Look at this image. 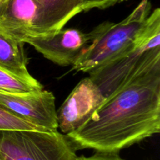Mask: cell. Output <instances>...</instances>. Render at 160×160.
Wrapping results in <instances>:
<instances>
[{
  "mask_svg": "<svg viewBox=\"0 0 160 160\" xmlns=\"http://www.w3.org/2000/svg\"><path fill=\"white\" fill-rule=\"evenodd\" d=\"M159 132L160 61L130 78L66 136L76 150L119 153Z\"/></svg>",
  "mask_w": 160,
  "mask_h": 160,
  "instance_id": "1",
  "label": "cell"
},
{
  "mask_svg": "<svg viewBox=\"0 0 160 160\" xmlns=\"http://www.w3.org/2000/svg\"><path fill=\"white\" fill-rule=\"evenodd\" d=\"M159 61L160 9L156 8L134 42L113 59L89 72V78L107 98L138 72Z\"/></svg>",
  "mask_w": 160,
  "mask_h": 160,
  "instance_id": "2",
  "label": "cell"
},
{
  "mask_svg": "<svg viewBox=\"0 0 160 160\" xmlns=\"http://www.w3.org/2000/svg\"><path fill=\"white\" fill-rule=\"evenodd\" d=\"M151 7L149 0H142L124 20L118 23L105 22L89 32L90 44L73 64V70L89 73L124 51L144 28Z\"/></svg>",
  "mask_w": 160,
  "mask_h": 160,
  "instance_id": "3",
  "label": "cell"
},
{
  "mask_svg": "<svg viewBox=\"0 0 160 160\" xmlns=\"http://www.w3.org/2000/svg\"><path fill=\"white\" fill-rule=\"evenodd\" d=\"M66 135L51 130H0V160H76Z\"/></svg>",
  "mask_w": 160,
  "mask_h": 160,
  "instance_id": "4",
  "label": "cell"
},
{
  "mask_svg": "<svg viewBox=\"0 0 160 160\" xmlns=\"http://www.w3.org/2000/svg\"><path fill=\"white\" fill-rule=\"evenodd\" d=\"M0 106L42 130H58L56 98L50 91L43 89L25 93L0 92Z\"/></svg>",
  "mask_w": 160,
  "mask_h": 160,
  "instance_id": "5",
  "label": "cell"
},
{
  "mask_svg": "<svg viewBox=\"0 0 160 160\" xmlns=\"http://www.w3.org/2000/svg\"><path fill=\"white\" fill-rule=\"evenodd\" d=\"M89 77L83 78L56 111L58 128L67 135L83 125L105 100Z\"/></svg>",
  "mask_w": 160,
  "mask_h": 160,
  "instance_id": "6",
  "label": "cell"
},
{
  "mask_svg": "<svg viewBox=\"0 0 160 160\" xmlns=\"http://www.w3.org/2000/svg\"><path fill=\"white\" fill-rule=\"evenodd\" d=\"M89 33L75 28L61 29L45 36L30 37L23 40L45 58L61 66L73 65L90 42Z\"/></svg>",
  "mask_w": 160,
  "mask_h": 160,
  "instance_id": "7",
  "label": "cell"
},
{
  "mask_svg": "<svg viewBox=\"0 0 160 160\" xmlns=\"http://www.w3.org/2000/svg\"><path fill=\"white\" fill-rule=\"evenodd\" d=\"M38 21L36 0H6L0 6V31L20 42L38 35Z\"/></svg>",
  "mask_w": 160,
  "mask_h": 160,
  "instance_id": "8",
  "label": "cell"
},
{
  "mask_svg": "<svg viewBox=\"0 0 160 160\" xmlns=\"http://www.w3.org/2000/svg\"><path fill=\"white\" fill-rule=\"evenodd\" d=\"M39 8L38 35L62 29L70 20L83 12L82 0H36Z\"/></svg>",
  "mask_w": 160,
  "mask_h": 160,
  "instance_id": "9",
  "label": "cell"
},
{
  "mask_svg": "<svg viewBox=\"0 0 160 160\" xmlns=\"http://www.w3.org/2000/svg\"><path fill=\"white\" fill-rule=\"evenodd\" d=\"M24 42L0 31V67L26 79H33L28 70Z\"/></svg>",
  "mask_w": 160,
  "mask_h": 160,
  "instance_id": "10",
  "label": "cell"
},
{
  "mask_svg": "<svg viewBox=\"0 0 160 160\" xmlns=\"http://www.w3.org/2000/svg\"><path fill=\"white\" fill-rule=\"evenodd\" d=\"M43 89V86L35 78H23L0 67V92L25 93Z\"/></svg>",
  "mask_w": 160,
  "mask_h": 160,
  "instance_id": "11",
  "label": "cell"
},
{
  "mask_svg": "<svg viewBox=\"0 0 160 160\" xmlns=\"http://www.w3.org/2000/svg\"><path fill=\"white\" fill-rule=\"evenodd\" d=\"M45 130L11 114L0 106V130Z\"/></svg>",
  "mask_w": 160,
  "mask_h": 160,
  "instance_id": "12",
  "label": "cell"
},
{
  "mask_svg": "<svg viewBox=\"0 0 160 160\" xmlns=\"http://www.w3.org/2000/svg\"><path fill=\"white\" fill-rule=\"evenodd\" d=\"M124 1L127 0H82L83 11L87 12L92 9H105Z\"/></svg>",
  "mask_w": 160,
  "mask_h": 160,
  "instance_id": "13",
  "label": "cell"
},
{
  "mask_svg": "<svg viewBox=\"0 0 160 160\" xmlns=\"http://www.w3.org/2000/svg\"><path fill=\"white\" fill-rule=\"evenodd\" d=\"M76 160H124L120 158L118 153H106V152H98L89 157H85L84 155L78 157Z\"/></svg>",
  "mask_w": 160,
  "mask_h": 160,
  "instance_id": "14",
  "label": "cell"
},
{
  "mask_svg": "<svg viewBox=\"0 0 160 160\" xmlns=\"http://www.w3.org/2000/svg\"><path fill=\"white\" fill-rule=\"evenodd\" d=\"M6 1V0H0V6H1L2 5L3 3H4Z\"/></svg>",
  "mask_w": 160,
  "mask_h": 160,
  "instance_id": "15",
  "label": "cell"
}]
</instances>
